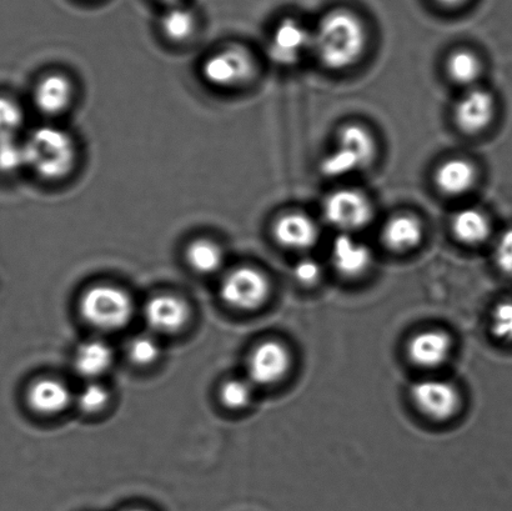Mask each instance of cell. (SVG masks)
<instances>
[{
  "label": "cell",
  "mask_w": 512,
  "mask_h": 511,
  "mask_svg": "<svg viewBox=\"0 0 512 511\" xmlns=\"http://www.w3.org/2000/svg\"><path fill=\"white\" fill-rule=\"evenodd\" d=\"M291 357L285 345L268 340L256 347L248 359L249 382L261 387L279 383L289 373Z\"/></svg>",
  "instance_id": "9"
},
{
  "label": "cell",
  "mask_w": 512,
  "mask_h": 511,
  "mask_svg": "<svg viewBox=\"0 0 512 511\" xmlns=\"http://www.w3.org/2000/svg\"><path fill=\"white\" fill-rule=\"evenodd\" d=\"M311 49V32L294 19H285L271 34L268 54L280 67H293Z\"/></svg>",
  "instance_id": "10"
},
{
  "label": "cell",
  "mask_w": 512,
  "mask_h": 511,
  "mask_svg": "<svg viewBox=\"0 0 512 511\" xmlns=\"http://www.w3.org/2000/svg\"><path fill=\"white\" fill-rule=\"evenodd\" d=\"M424 228L419 218L411 214H399L385 223L381 238L396 253L410 252L423 240Z\"/></svg>",
  "instance_id": "19"
},
{
  "label": "cell",
  "mask_w": 512,
  "mask_h": 511,
  "mask_svg": "<svg viewBox=\"0 0 512 511\" xmlns=\"http://www.w3.org/2000/svg\"><path fill=\"white\" fill-rule=\"evenodd\" d=\"M255 70L253 55L239 45L218 50L209 55L202 65L205 82L220 89L242 87L254 77Z\"/></svg>",
  "instance_id": "5"
},
{
  "label": "cell",
  "mask_w": 512,
  "mask_h": 511,
  "mask_svg": "<svg viewBox=\"0 0 512 511\" xmlns=\"http://www.w3.org/2000/svg\"><path fill=\"white\" fill-rule=\"evenodd\" d=\"M331 260L340 274L355 278L370 268L373 255L364 243L348 233H341L331 245Z\"/></svg>",
  "instance_id": "16"
},
{
  "label": "cell",
  "mask_w": 512,
  "mask_h": 511,
  "mask_svg": "<svg viewBox=\"0 0 512 511\" xmlns=\"http://www.w3.org/2000/svg\"><path fill=\"white\" fill-rule=\"evenodd\" d=\"M79 313L92 327L115 332L127 327L132 320L134 303L124 289L110 284H98L83 293Z\"/></svg>",
  "instance_id": "3"
},
{
  "label": "cell",
  "mask_w": 512,
  "mask_h": 511,
  "mask_svg": "<svg viewBox=\"0 0 512 511\" xmlns=\"http://www.w3.org/2000/svg\"><path fill=\"white\" fill-rule=\"evenodd\" d=\"M113 349L103 340H88L80 344L74 354V369L80 377L94 380L112 368Z\"/></svg>",
  "instance_id": "20"
},
{
  "label": "cell",
  "mask_w": 512,
  "mask_h": 511,
  "mask_svg": "<svg viewBox=\"0 0 512 511\" xmlns=\"http://www.w3.org/2000/svg\"><path fill=\"white\" fill-rule=\"evenodd\" d=\"M163 2L168 3L170 5L178 4L179 0H163Z\"/></svg>",
  "instance_id": "34"
},
{
  "label": "cell",
  "mask_w": 512,
  "mask_h": 511,
  "mask_svg": "<svg viewBox=\"0 0 512 511\" xmlns=\"http://www.w3.org/2000/svg\"><path fill=\"white\" fill-rule=\"evenodd\" d=\"M74 87L67 75L52 73L45 75L35 85L33 102L38 112L49 117L65 112L72 104Z\"/></svg>",
  "instance_id": "14"
},
{
  "label": "cell",
  "mask_w": 512,
  "mask_h": 511,
  "mask_svg": "<svg viewBox=\"0 0 512 511\" xmlns=\"http://www.w3.org/2000/svg\"><path fill=\"white\" fill-rule=\"evenodd\" d=\"M490 332L500 342L512 343V300L496 305L491 313Z\"/></svg>",
  "instance_id": "30"
},
{
  "label": "cell",
  "mask_w": 512,
  "mask_h": 511,
  "mask_svg": "<svg viewBox=\"0 0 512 511\" xmlns=\"http://www.w3.org/2000/svg\"><path fill=\"white\" fill-rule=\"evenodd\" d=\"M72 402V393L62 380L42 378L35 380L27 390V403L33 412L55 415L64 412Z\"/></svg>",
  "instance_id": "17"
},
{
  "label": "cell",
  "mask_w": 512,
  "mask_h": 511,
  "mask_svg": "<svg viewBox=\"0 0 512 511\" xmlns=\"http://www.w3.org/2000/svg\"><path fill=\"white\" fill-rule=\"evenodd\" d=\"M275 242L285 249L306 250L313 248L319 240V228L309 215L289 212L280 215L271 229Z\"/></svg>",
  "instance_id": "13"
},
{
  "label": "cell",
  "mask_w": 512,
  "mask_h": 511,
  "mask_svg": "<svg viewBox=\"0 0 512 511\" xmlns=\"http://www.w3.org/2000/svg\"><path fill=\"white\" fill-rule=\"evenodd\" d=\"M27 168L44 180H60L72 172L77 147L68 132L54 125L35 128L24 139Z\"/></svg>",
  "instance_id": "2"
},
{
  "label": "cell",
  "mask_w": 512,
  "mask_h": 511,
  "mask_svg": "<svg viewBox=\"0 0 512 511\" xmlns=\"http://www.w3.org/2000/svg\"><path fill=\"white\" fill-rule=\"evenodd\" d=\"M450 353L449 335L440 330H425L409 340V359L420 368H439L448 360Z\"/></svg>",
  "instance_id": "15"
},
{
  "label": "cell",
  "mask_w": 512,
  "mask_h": 511,
  "mask_svg": "<svg viewBox=\"0 0 512 511\" xmlns=\"http://www.w3.org/2000/svg\"><path fill=\"white\" fill-rule=\"evenodd\" d=\"M219 395L225 407L232 410H242L252 402V383L249 380L230 379L222 385Z\"/></svg>",
  "instance_id": "26"
},
{
  "label": "cell",
  "mask_w": 512,
  "mask_h": 511,
  "mask_svg": "<svg viewBox=\"0 0 512 511\" xmlns=\"http://www.w3.org/2000/svg\"><path fill=\"white\" fill-rule=\"evenodd\" d=\"M24 122L25 115L22 105L8 95H0V137L18 135Z\"/></svg>",
  "instance_id": "27"
},
{
  "label": "cell",
  "mask_w": 512,
  "mask_h": 511,
  "mask_svg": "<svg viewBox=\"0 0 512 511\" xmlns=\"http://www.w3.org/2000/svg\"><path fill=\"white\" fill-rule=\"evenodd\" d=\"M491 222L483 210L478 208H465L459 210L451 219V232L460 243L476 247L489 239Z\"/></svg>",
  "instance_id": "21"
},
{
  "label": "cell",
  "mask_w": 512,
  "mask_h": 511,
  "mask_svg": "<svg viewBox=\"0 0 512 511\" xmlns=\"http://www.w3.org/2000/svg\"><path fill=\"white\" fill-rule=\"evenodd\" d=\"M323 215L331 227L350 234L365 228L373 220L374 208L360 190L343 188L325 198Z\"/></svg>",
  "instance_id": "6"
},
{
  "label": "cell",
  "mask_w": 512,
  "mask_h": 511,
  "mask_svg": "<svg viewBox=\"0 0 512 511\" xmlns=\"http://www.w3.org/2000/svg\"><path fill=\"white\" fill-rule=\"evenodd\" d=\"M494 262L500 272L512 275V227L505 229L496 239Z\"/></svg>",
  "instance_id": "31"
},
{
  "label": "cell",
  "mask_w": 512,
  "mask_h": 511,
  "mask_svg": "<svg viewBox=\"0 0 512 511\" xmlns=\"http://www.w3.org/2000/svg\"><path fill=\"white\" fill-rule=\"evenodd\" d=\"M415 407L434 420L453 418L460 408L459 390L444 379H420L410 389Z\"/></svg>",
  "instance_id": "8"
},
{
  "label": "cell",
  "mask_w": 512,
  "mask_h": 511,
  "mask_svg": "<svg viewBox=\"0 0 512 511\" xmlns=\"http://www.w3.org/2000/svg\"><path fill=\"white\" fill-rule=\"evenodd\" d=\"M127 511H148V510L135 508V509H129Z\"/></svg>",
  "instance_id": "35"
},
{
  "label": "cell",
  "mask_w": 512,
  "mask_h": 511,
  "mask_svg": "<svg viewBox=\"0 0 512 511\" xmlns=\"http://www.w3.org/2000/svg\"><path fill=\"white\" fill-rule=\"evenodd\" d=\"M110 399L109 390L102 384L90 382L80 390L77 397V404L85 414L102 412L107 407Z\"/></svg>",
  "instance_id": "29"
},
{
  "label": "cell",
  "mask_w": 512,
  "mask_h": 511,
  "mask_svg": "<svg viewBox=\"0 0 512 511\" xmlns=\"http://www.w3.org/2000/svg\"><path fill=\"white\" fill-rule=\"evenodd\" d=\"M366 30L358 15L349 10H334L320 20L311 33V50L324 67L345 70L363 57Z\"/></svg>",
  "instance_id": "1"
},
{
  "label": "cell",
  "mask_w": 512,
  "mask_h": 511,
  "mask_svg": "<svg viewBox=\"0 0 512 511\" xmlns=\"http://www.w3.org/2000/svg\"><path fill=\"white\" fill-rule=\"evenodd\" d=\"M195 23L194 14L188 8L175 4L164 13L160 27L165 37L173 42H184L192 37Z\"/></svg>",
  "instance_id": "24"
},
{
  "label": "cell",
  "mask_w": 512,
  "mask_h": 511,
  "mask_svg": "<svg viewBox=\"0 0 512 511\" xmlns=\"http://www.w3.org/2000/svg\"><path fill=\"white\" fill-rule=\"evenodd\" d=\"M128 358L132 363L139 367H147V365L157 362L160 355V345L150 335H137L128 343Z\"/></svg>",
  "instance_id": "28"
},
{
  "label": "cell",
  "mask_w": 512,
  "mask_h": 511,
  "mask_svg": "<svg viewBox=\"0 0 512 511\" xmlns=\"http://www.w3.org/2000/svg\"><path fill=\"white\" fill-rule=\"evenodd\" d=\"M438 2L444 5V7L455 8L459 7V5H463L466 0H438Z\"/></svg>",
  "instance_id": "33"
},
{
  "label": "cell",
  "mask_w": 512,
  "mask_h": 511,
  "mask_svg": "<svg viewBox=\"0 0 512 511\" xmlns=\"http://www.w3.org/2000/svg\"><path fill=\"white\" fill-rule=\"evenodd\" d=\"M446 72L456 84L471 85L480 77L481 62L478 55L470 50H455L446 60Z\"/></svg>",
  "instance_id": "23"
},
{
  "label": "cell",
  "mask_w": 512,
  "mask_h": 511,
  "mask_svg": "<svg viewBox=\"0 0 512 511\" xmlns=\"http://www.w3.org/2000/svg\"><path fill=\"white\" fill-rule=\"evenodd\" d=\"M270 294L269 279L259 269L238 267L230 270L220 284V297L229 307L252 312L266 302Z\"/></svg>",
  "instance_id": "7"
},
{
  "label": "cell",
  "mask_w": 512,
  "mask_h": 511,
  "mask_svg": "<svg viewBox=\"0 0 512 511\" xmlns=\"http://www.w3.org/2000/svg\"><path fill=\"white\" fill-rule=\"evenodd\" d=\"M478 172L473 163L463 158H451L435 170L434 182L441 193L459 197L474 188Z\"/></svg>",
  "instance_id": "18"
},
{
  "label": "cell",
  "mask_w": 512,
  "mask_h": 511,
  "mask_svg": "<svg viewBox=\"0 0 512 511\" xmlns=\"http://www.w3.org/2000/svg\"><path fill=\"white\" fill-rule=\"evenodd\" d=\"M293 274L300 284L314 285L320 279V265L314 259H301L295 264Z\"/></svg>",
  "instance_id": "32"
},
{
  "label": "cell",
  "mask_w": 512,
  "mask_h": 511,
  "mask_svg": "<svg viewBox=\"0 0 512 511\" xmlns=\"http://www.w3.org/2000/svg\"><path fill=\"white\" fill-rule=\"evenodd\" d=\"M23 168H27L24 140L18 135L0 137V173L13 174Z\"/></svg>",
  "instance_id": "25"
},
{
  "label": "cell",
  "mask_w": 512,
  "mask_h": 511,
  "mask_svg": "<svg viewBox=\"0 0 512 511\" xmlns=\"http://www.w3.org/2000/svg\"><path fill=\"white\" fill-rule=\"evenodd\" d=\"M189 317L188 304L175 295H155L144 307L145 322L157 333H177L187 325Z\"/></svg>",
  "instance_id": "12"
},
{
  "label": "cell",
  "mask_w": 512,
  "mask_h": 511,
  "mask_svg": "<svg viewBox=\"0 0 512 511\" xmlns=\"http://www.w3.org/2000/svg\"><path fill=\"white\" fill-rule=\"evenodd\" d=\"M185 259L194 272L203 275L214 274L223 267L224 250L212 239H195L185 250Z\"/></svg>",
  "instance_id": "22"
},
{
  "label": "cell",
  "mask_w": 512,
  "mask_h": 511,
  "mask_svg": "<svg viewBox=\"0 0 512 511\" xmlns=\"http://www.w3.org/2000/svg\"><path fill=\"white\" fill-rule=\"evenodd\" d=\"M373 135L359 124H348L340 129L334 152L321 162V173L328 178L344 177L369 167L375 157Z\"/></svg>",
  "instance_id": "4"
},
{
  "label": "cell",
  "mask_w": 512,
  "mask_h": 511,
  "mask_svg": "<svg viewBox=\"0 0 512 511\" xmlns=\"http://www.w3.org/2000/svg\"><path fill=\"white\" fill-rule=\"evenodd\" d=\"M495 113L493 94L485 89L474 88L460 98L454 109V118L461 132L475 135L490 127Z\"/></svg>",
  "instance_id": "11"
}]
</instances>
